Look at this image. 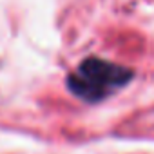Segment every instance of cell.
<instances>
[{"mask_svg": "<svg viewBox=\"0 0 154 154\" xmlns=\"http://www.w3.org/2000/svg\"><path fill=\"white\" fill-rule=\"evenodd\" d=\"M134 72L120 63L89 56L80 62L78 69L67 76V89L84 102L96 103L125 87Z\"/></svg>", "mask_w": 154, "mask_h": 154, "instance_id": "1", "label": "cell"}]
</instances>
